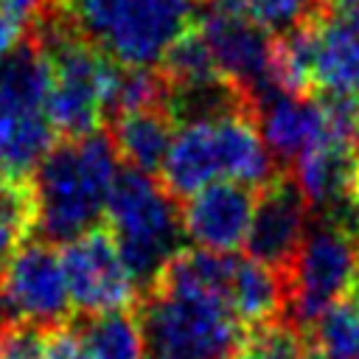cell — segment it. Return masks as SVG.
Segmentation results:
<instances>
[{
    "mask_svg": "<svg viewBox=\"0 0 359 359\" xmlns=\"http://www.w3.org/2000/svg\"><path fill=\"white\" fill-rule=\"evenodd\" d=\"M118 149L107 129L62 137L31 174L36 227L48 244H67L101 222L118 177Z\"/></svg>",
    "mask_w": 359,
    "mask_h": 359,
    "instance_id": "1",
    "label": "cell"
},
{
    "mask_svg": "<svg viewBox=\"0 0 359 359\" xmlns=\"http://www.w3.org/2000/svg\"><path fill=\"white\" fill-rule=\"evenodd\" d=\"M151 359H233L244 353L250 328L213 292L154 283L135 303Z\"/></svg>",
    "mask_w": 359,
    "mask_h": 359,
    "instance_id": "2",
    "label": "cell"
},
{
    "mask_svg": "<svg viewBox=\"0 0 359 359\" xmlns=\"http://www.w3.org/2000/svg\"><path fill=\"white\" fill-rule=\"evenodd\" d=\"M199 0H59L67 22L126 67H157L165 50L199 22Z\"/></svg>",
    "mask_w": 359,
    "mask_h": 359,
    "instance_id": "3",
    "label": "cell"
},
{
    "mask_svg": "<svg viewBox=\"0 0 359 359\" xmlns=\"http://www.w3.org/2000/svg\"><path fill=\"white\" fill-rule=\"evenodd\" d=\"M107 222L140 297L182 250V205L151 174L126 165L115 177Z\"/></svg>",
    "mask_w": 359,
    "mask_h": 359,
    "instance_id": "4",
    "label": "cell"
},
{
    "mask_svg": "<svg viewBox=\"0 0 359 359\" xmlns=\"http://www.w3.org/2000/svg\"><path fill=\"white\" fill-rule=\"evenodd\" d=\"M48 93L50 62L42 42L25 34L0 62V174L31 177L56 143Z\"/></svg>",
    "mask_w": 359,
    "mask_h": 359,
    "instance_id": "5",
    "label": "cell"
},
{
    "mask_svg": "<svg viewBox=\"0 0 359 359\" xmlns=\"http://www.w3.org/2000/svg\"><path fill=\"white\" fill-rule=\"evenodd\" d=\"M50 62L48 118L62 137H81L104 123V98L112 59L93 48L62 11L31 31Z\"/></svg>",
    "mask_w": 359,
    "mask_h": 359,
    "instance_id": "6",
    "label": "cell"
},
{
    "mask_svg": "<svg viewBox=\"0 0 359 359\" xmlns=\"http://www.w3.org/2000/svg\"><path fill=\"white\" fill-rule=\"evenodd\" d=\"M359 272V236L337 216L314 213L306 238L286 272V317L309 331L337 300H342Z\"/></svg>",
    "mask_w": 359,
    "mask_h": 359,
    "instance_id": "7",
    "label": "cell"
},
{
    "mask_svg": "<svg viewBox=\"0 0 359 359\" xmlns=\"http://www.w3.org/2000/svg\"><path fill=\"white\" fill-rule=\"evenodd\" d=\"M59 255L76 311L93 317L135 306L137 289L109 230L95 227L62 244Z\"/></svg>",
    "mask_w": 359,
    "mask_h": 359,
    "instance_id": "8",
    "label": "cell"
},
{
    "mask_svg": "<svg viewBox=\"0 0 359 359\" xmlns=\"http://www.w3.org/2000/svg\"><path fill=\"white\" fill-rule=\"evenodd\" d=\"M309 222H311V205L306 191L300 188L294 171L280 168L266 185L258 188L255 213L244 247L250 258L266 264L269 269L286 278L306 238Z\"/></svg>",
    "mask_w": 359,
    "mask_h": 359,
    "instance_id": "9",
    "label": "cell"
},
{
    "mask_svg": "<svg viewBox=\"0 0 359 359\" xmlns=\"http://www.w3.org/2000/svg\"><path fill=\"white\" fill-rule=\"evenodd\" d=\"M14 317L59 328L73 317V300L62 266V255L53 244L36 238L17 250L0 275Z\"/></svg>",
    "mask_w": 359,
    "mask_h": 359,
    "instance_id": "10",
    "label": "cell"
},
{
    "mask_svg": "<svg viewBox=\"0 0 359 359\" xmlns=\"http://www.w3.org/2000/svg\"><path fill=\"white\" fill-rule=\"evenodd\" d=\"M199 28L216 56L219 70L258 107L261 98L280 90L275 79V34L252 17L208 14Z\"/></svg>",
    "mask_w": 359,
    "mask_h": 359,
    "instance_id": "11",
    "label": "cell"
},
{
    "mask_svg": "<svg viewBox=\"0 0 359 359\" xmlns=\"http://www.w3.org/2000/svg\"><path fill=\"white\" fill-rule=\"evenodd\" d=\"M258 188L233 180H216L188 196L182 205L185 236L210 252H233L247 244Z\"/></svg>",
    "mask_w": 359,
    "mask_h": 359,
    "instance_id": "12",
    "label": "cell"
},
{
    "mask_svg": "<svg viewBox=\"0 0 359 359\" xmlns=\"http://www.w3.org/2000/svg\"><path fill=\"white\" fill-rule=\"evenodd\" d=\"M258 129L275 163L294 168L297 160L328 135V118L323 101L314 95H294L275 90L258 101Z\"/></svg>",
    "mask_w": 359,
    "mask_h": 359,
    "instance_id": "13",
    "label": "cell"
},
{
    "mask_svg": "<svg viewBox=\"0 0 359 359\" xmlns=\"http://www.w3.org/2000/svg\"><path fill=\"white\" fill-rule=\"evenodd\" d=\"M311 95L359 101V11L325 6L317 14Z\"/></svg>",
    "mask_w": 359,
    "mask_h": 359,
    "instance_id": "14",
    "label": "cell"
},
{
    "mask_svg": "<svg viewBox=\"0 0 359 359\" xmlns=\"http://www.w3.org/2000/svg\"><path fill=\"white\" fill-rule=\"evenodd\" d=\"M163 185L174 199L194 196L205 185L222 177L219 140H216V118L182 123L171 140L168 157L163 163Z\"/></svg>",
    "mask_w": 359,
    "mask_h": 359,
    "instance_id": "15",
    "label": "cell"
},
{
    "mask_svg": "<svg viewBox=\"0 0 359 359\" xmlns=\"http://www.w3.org/2000/svg\"><path fill=\"white\" fill-rule=\"evenodd\" d=\"M121 154V160L137 171L157 174L168 157L174 140V118L165 107L135 109L112 118L104 126Z\"/></svg>",
    "mask_w": 359,
    "mask_h": 359,
    "instance_id": "16",
    "label": "cell"
},
{
    "mask_svg": "<svg viewBox=\"0 0 359 359\" xmlns=\"http://www.w3.org/2000/svg\"><path fill=\"white\" fill-rule=\"evenodd\" d=\"M227 303L247 328L286 317V280L255 258L233 255L227 280Z\"/></svg>",
    "mask_w": 359,
    "mask_h": 359,
    "instance_id": "17",
    "label": "cell"
},
{
    "mask_svg": "<svg viewBox=\"0 0 359 359\" xmlns=\"http://www.w3.org/2000/svg\"><path fill=\"white\" fill-rule=\"evenodd\" d=\"M76 331L84 339L93 359H143L146 353V339L135 306L84 317V323H79Z\"/></svg>",
    "mask_w": 359,
    "mask_h": 359,
    "instance_id": "18",
    "label": "cell"
},
{
    "mask_svg": "<svg viewBox=\"0 0 359 359\" xmlns=\"http://www.w3.org/2000/svg\"><path fill=\"white\" fill-rule=\"evenodd\" d=\"M168 104V81L160 67H126L112 62L109 87L104 98V121L135 109H151ZM168 109V107H165Z\"/></svg>",
    "mask_w": 359,
    "mask_h": 359,
    "instance_id": "19",
    "label": "cell"
},
{
    "mask_svg": "<svg viewBox=\"0 0 359 359\" xmlns=\"http://www.w3.org/2000/svg\"><path fill=\"white\" fill-rule=\"evenodd\" d=\"M36 227V202L31 177L0 174V275Z\"/></svg>",
    "mask_w": 359,
    "mask_h": 359,
    "instance_id": "20",
    "label": "cell"
},
{
    "mask_svg": "<svg viewBox=\"0 0 359 359\" xmlns=\"http://www.w3.org/2000/svg\"><path fill=\"white\" fill-rule=\"evenodd\" d=\"M160 73L165 76L168 81V90L171 87H194V84H208V81H216V79H227L219 65H216V56L199 28V22H194L163 56V62L157 65Z\"/></svg>",
    "mask_w": 359,
    "mask_h": 359,
    "instance_id": "21",
    "label": "cell"
},
{
    "mask_svg": "<svg viewBox=\"0 0 359 359\" xmlns=\"http://www.w3.org/2000/svg\"><path fill=\"white\" fill-rule=\"evenodd\" d=\"M244 351L252 359H309L311 342H309V331H303L289 317H278L250 328V339Z\"/></svg>",
    "mask_w": 359,
    "mask_h": 359,
    "instance_id": "22",
    "label": "cell"
},
{
    "mask_svg": "<svg viewBox=\"0 0 359 359\" xmlns=\"http://www.w3.org/2000/svg\"><path fill=\"white\" fill-rule=\"evenodd\" d=\"M247 14L272 34H286L289 28L317 17L325 0H244Z\"/></svg>",
    "mask_w": 359,
    "mask_h": 359,
    "instance_id": "23",
    "label": "cell"
},
{
    "mask_svg": "<svg viewBox=\"0 0 359 359\" xmlns=\"http://www.w3.org/2000/svg\"><path fill=\"white\" fill-rule=\"evenodd\" d=\"M50 331L53 328L22 317L8 320L0 325V359H45Z\"/></svg>",
    "mask_w": 359,
    "mask_h": 359,
    "instance_id": "24",
    "label": "cell"
},
{
    "mask_svg": "<svg viewBox=\"0 0 359 359\" xmlns=\"http://www.w3.org/2000/svg\"><path fill=\"white\" fill-rule=\"evenodd\" d=\"M45 359H93V353L87 351V345H84V339L79 337L76 328L59 325V328L50 331Z\"/></svg>",
    "mask_w": 359,
    "mask_h": 359,
    "instance_id": "25",
    "label": "cell"
},
{
    "mask_svg": "<svg viewBox=\"0 0 359 359\" xmlns=\"http://www.w3.org/2000/svg\"><path fill=\"white\" fill-rule=\"evenodd\" d=\"M22 36H25V31H22V28H20V25L0 8V62L20 45Z\"/></svg>",
    "mask_w": 359,
    "mask_h": 359,
    "instance_id": "26",
    "label": "cell"
},
{
    "mask_svg": "<svg viewBox=\"0 0 359 359\" xmlns=\"http://www.w3.org/2000/svg\"><path fill=\"white\" fill-rule=\"evenodd\" d=\"M353 202L359 205V137L353 146Z\"/></svg>",
    "mask_w": 359,
    "mask_h": 359,
    "instance_id": "27",
    "label": "cell"
},
{
    "mask_svg": "<svg viewBox=\"0 0 359 359\" xmlns=\"http://www.w3.org/2000/svg\"><path fill=\"white\" fill-rule=\"evenodd\" d=\"M331 8H345V11H359V0H325Z\"/></svg>",
    "mask_w": 359,
    "mask_h": 359,
    "instance_id": "28",
    "label": "cell"
},
{
    "mask_svg": "<svg viewBox=\"0 0 359 359\" xmlns=\"http://www.w3.org/2000/svg\"><path fill=\"white\" fill-rule=\"evenodd\" d=\"M309 359H325V356H323V353H317V351L311 348V353H309Z\"/></svg>",
    "mask_w": 359,
    "mask_h": 359,
    "instance_id": "29",
    "label": "cell"
},
{
    "mask_svg": "<svg viewBox=\"0 0 359 359\" xmlns=\"http://www.w3.org/2000/svg\"><path fill=\"white\" fill-rule=\"evenodd\" d=\"M233 359H252V356H250V353L244 351V353H238V356H233Z\"/></svg>",
    "mask_w": 359,
    "mask_h": 359,
    "instance_id": "30",
    "label": "cell"
}]
</instances>
